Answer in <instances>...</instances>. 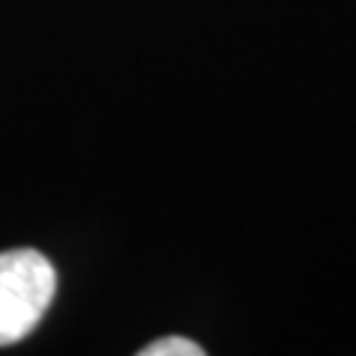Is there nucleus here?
Returning a JSON list of instances; mask_svg holds the SVG:
<instances>
[{
    "label": "nucleus",
    "mask_w": 356,
    "mask_h": 356,
    "mask_svg": "<svg viewBox=\"0 0 356 356\" xmlns=\"http://www.w3.org/2000/svg\"><path fill=\"white\" fill-rule=\"evenodd\" d=\"M57 294L54 264L36 250L0 252V348L30 336Z\"/></svg>",
    "instance_id": "nucleus-1"
},
{
    "label": "nucleus",
    "mask_w": 356,
    "mask_h": 356,
    "mask_svg": "<svg viewBox=\"0 0 356 356\" xmlns=\"http://www.w3.org/2000/svg\"><path fill=\"white\" fill-rule=\"evenodd\" d=\"M143 356H202L205 350L199 348L196 341L181 339V336H170V339H158L152 341L149 348L140 350Z\"/></svg>",
    "instance_id": "nucleus-2"
}]
</instances>
